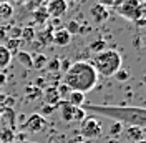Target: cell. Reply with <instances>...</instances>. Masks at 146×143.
Here are the masks:
<instances>
[{
	"instance_id": "cell-1",
	"label": "cell",
	"mask_w": 146,
	"mask_h": 143,
	"mask_svg": "<svg viewBox=\"0 0 146 143\" xmlns=\"http://www.w3.org/2000/svg\"><path fill=\"white\" fill-rule=\"evenodd\" d=\"M82 108L86 113L115 120L121 125L146 128V110L143 107H115V105H90L83 103Z\"/></svg>"
},
{
	"instance_id": "cell-2",
	"label": "cell",
	"mask_w": 146,
	"mask_h": 143,
	"mask_svg": "<svg viewBox=\"0 0 146 143\" xmlns=\"http://www.w3.org/2000/svg\"><path fill=\"white\" fill-rule=\"evenodd\" d=\"M63 83L70 90L86 93L96 87L98 83V73L93 68L91 62L88 60H78L72 63L63 75Z\"/></svg>"
},
{
	"instance_id": "cell-3",
	"label": "cell",
	"mask_w": 146,
	"mask_h": 143,
	"mask_svg": "<svg viewBox=\"0 0 146 143\" xmlns=\"http://www.w3.org/2000/svg\"><path fill=\"white\" fill-rule=\"evenodd\" d=\"M93 68L96 70L98 75L110 78V77H115V73L121 68L123 60H121V55L118 50L115 48H105L98 53H95L93 60H91Z\"/></svg>"
},
{
	"instance_id": "cell-4",
	"label": "cell",
	"mask_w": 146,
	"mask_h": 143,
	"mask_svg": "<svg viewBox=\"0 0 146 143\" xmlns=\"http://www.w3.org/2000/svg\"><path fill=\"white\" fill-rule=\"evenodd\" d=\"M80 132H82V136L88 138V140H93V138L101 136V133H103V126H101L100 120H98L95 115L85 116V118L82 120Z\"/></svg>"
},
{
	"instance_id": "cell-5",
	"label": "cell",
	"mask_w": 146,
	"mask_h": 143,
	"mask_svg": "<svg viewBox=\"0 0 146 143\" xmlns=\"http://www.w3.org/2000/svg\"><path fill=\"white\" fill-rule=\"evenodd\" d=\"M60 115L65 122H82L86 116V112L82 107H73L68 102H62L60 103Z\"/></svg>"
},
{
	"instance_id": "cell-6",
	"label": "cell",
	"mask_w": 146,
	"mask_h": 143,
	"mask_svg": "<svg viewBox=\"0 0 146 143\" xmlns=\"http://www.w3.org/2000/svg\"><path fill=\"white\" fill-rule=\"evenodd\" d=\"M46 125V120L43 115H38V113H33V115L28 116V120L25 122V130L30 132V133H38L42 132Z\"/></svg>"
},
{
	"instance_id": "cell-7",
	"label": "cell",
	"mask_w": 146,
	"mask_h": 143,
	"mask_svg": "<svg viewBox=\"0 0 146 143\" xmlns=\"http://www.w3.org/2000/svg\"><path fill=\"white\" fill-rule=\"evenodd\" d=\"M68 10V3L66 0H50L48 7H46V13L52 15L53 18H62Z\"/></svg>"
},
{
	"instance_id": "cell-8",
	"label": "cell",
	"mask_w": 146,
	"mask_h": 143,
	"mask_svg": "<svg viewBox=\"0 0 146 143\" xmlns=\"http://www.w3.org/2000/svg\"><path fill=\"white\" fill-rule=\"evenodd\" d=\"M90 13H91V17H93V20H95V22H98V23H103V22H105V20H108V17H110L108 9H106L105 5H101V3L95 5V7H91Z\"/></svg>"
},
{
	"instance_id": "cell-9",
	"label": "cell",
	"mask_w": 146,
	"mask_h": 143,
	"mask_svg": "<svg viewBox=\"0 0 146 143\" xmlns=\"http://www.w3.org/2000/svg\"><path fill=\"white\" fill-rule=\"evenodd\" d=\"M72 42V35L66 28H60L53 33V43L58 45V47H65Z\"/></svg>"
},
{
	"instance_id": "cell-10",
	"label": "cell",
	"mask_w": 146,
	"mask_h": 143,
	"mask_svg": "<svg viewBox=\"0 0 146 143\" xmlns=\"http://www.w3.org/2000/svg\"><path fill=\"white\" fill-rule=\"evenodd\" d=\"M126 135L129 140H133V143H138L141 140H145V128H141V126H129L126 130Z\"/></svg>"
},
{
	"instance_id": "cell-11",
	"label": "cell",
	"mask_w": 146,
	"mask_h": 143,
	"mask_svg": "<svg viewBox=\"0 0 146 143\" xmlns=\"http://www.w3.org/2000/svg\"><path fill=\"white\" fill-rule=\"evenodd\" d=\"M65 102H68V103H70V105H73V107H82L83 103H85V93L72 90V92H70V95L66 97V100H65Z\"/></svg>"
},
{
	"instance_id": "cell-12",
	"label": "cell",
	"mask_w": 146,
	"mask_h": 143,
	"mask_svg": "<svg viewBox=\"0 0 146 143\" xmlns=\"http://www.w3.org/2000/svg\"><path fill=\"white\" fill-rule=\"evenodd\" d=\"M10 63H12V52L5 45H0V70L7 68Z\"/></svg>"
},
{
	"instance_id": "cell-13",
	"label": "cell",
	"mask_w": 146,
	"mask_h": 143,
	"mask_svg": "<svg viewBox=\"0 0 146 143\" xmlns=\"http://www.w3.org/2000/svg\"><path fill=\"white\" fill-rule=\"evenodd\" d=\"M17 60L23 67H27V68H32V65H33V58H32V55L27 53V52H17Z\"/></svg>"
},
{
	"instance_id": "cell-14",
	"label": "cell",
	"mask_w": 146,
	"mask_h": 143,
	"mask_svg": "<svg viewBox=\"0 0 146 143\" xmlns=\"http://www.w3.org/2000/svg\"><path fill=\"white\" fill-rule=\"evenodd\" d=\"M12 15H13V9L10 7L9 3H2V5H0V22L10 20Z\"/></svg>"
},
{
	"instance_id": "cell-15",
	"label": "cell",
	"mask_w": 146,
	"mask_h": 143,
	"mask_svg": "<svg viewBox=\"0 0 146 143\" xmlns=\"http://www.w3.org/2000/svg\"><path fill=\"white\" fill-rule=\"evenodd\" d=\"M13 142V132L10 128H2L0 130V143H12Z\"/></svg>"
},
{
	"instance_id": "cell-16",
	"label": "cell",
	"mask_w": 146,
	"mask_h": 143,
	"mask_svg": "<svg viewBox=\"0 0 146 143\" xmlns=\"http://www.w3.org/2000/svg\"><path fill=\"white\" fill-rule=\"evenodd\" d=\"M20 33H22V37H23V40L32 42V40H33V37H35V30H33L32 27H28V28H23Z\"/></svg>"
},
{
	"instance_id": "cell-17",
	"label": "cell",
	"mask_w": 146,
	"mask_h": 143,
	"mask_svg": "<svg viewBox=\"0 0 146 143\" xmlns=\"http://www.w3.org/2000/svg\"><path fill=\"white\" fill-rule=\"evenodd\" d=\"M105 48H106V43H105L103 40H98V42H95V43L90 45V50L93 52V53H98V52L105 50Z\"/></svg>"
},
{
	"instance_id": "cell-18",
	"label": "cell",
	"mask_w": 146,
	"mask_h": 143,
	"mask_svg": "<svg viewBox=\"0 0 146 143\" xmlns=\"http://www.w3.org/2000/svg\"><path fill=\"white\" fill-rule=\"evenodd\" d=\"M5 47L9 48L10 52H17L18 47H20V40H18V38H15V40H13V38H10L9 42H7V45H5Z\"/></svg>"
},
{
	"instance_id": "cell-19",
	"label": "cell",
	"mask_w": 146,
	"mask_h": 143,
	"mask_svg": "<svg viewBox=\"0 0 146 143\" xmlns=\"http://www.w3.org/2000/svg\"><path fill=\"white\" fill-rule=\"evenodd\" d=\"M121 132H123V125H121V123H118V122H115V125L111 126V130H110V135H113V136H118Z\"/></svg>"
},
{
	"instance_id": "cell-20",
	"label": "cell",
	"mask_w": 146,
	"mask_h": 143,
	"mask_svg": "<svg viewBox=\"0 0 146 143\" xmlns=\"http://www.w3.org/2000/svg\"><path fill=\"white\" fill-rule=\"evenodd\" d=\"M115 77H116L118 80H121V82H125V80H128V78H129L128 72H126V70H123V68H119V70L115 73Z\"/></svg>"
},
{
	"instance_id": "cell-21",
	"label": "cell",
	"mask_w": 146,
	"mask_h": 143,
	"mask_svg": "<svg viewBox=\"0 0 146 143\" xmlns=\"http://www.w3.org/2000/svg\"><path fill=\"white\" fill-rule=\"evenodd\" d=\"M33 62H35V63H33L32 67H36V68H38V67H43V65H45L46 58H45V55H38V57H36Z\"/></svg>"
},
{
	"instance_id": "cell-22",
	"label": "cell",
	"mask_w": 146,
	"mask_h": 143,
	"mask_svg": "<svg viewBox=\"0 0 146 143\" xmlns=\"http://www.w3.org/2000/svg\"><path fill=\"white\" fill-rule=\"evenodd\" d=\"M66 30L70 32V35H73V33L78 30V27H76V23H75V22H70V25H68V28H66Z\"/></svg>"
},
{
	"instance_id": "cell-23",
	"label": "cell",
	"mask_w": 146,
	"mask_h": 143,
	"mask_svg": "<svg viewBox=\"0 0 146 143\" xmlns=\"http://www.w3.org/2000/svg\"><path fill=\"white\" fill-rule=\"evenodd\" d=\"M138 143H146V142H145V140H141V142H138Z\"/></svg>"
}]
</instances>
